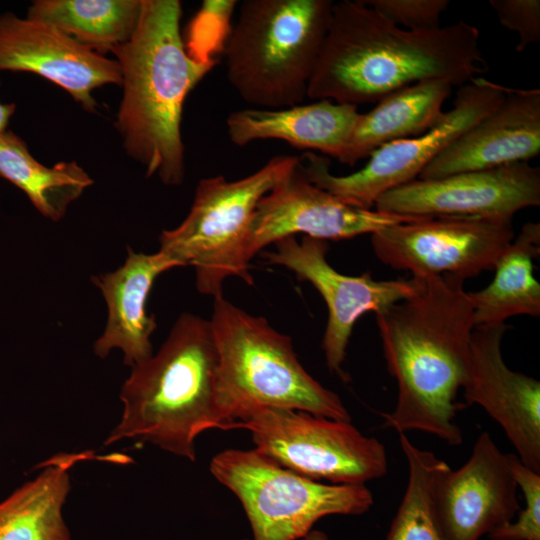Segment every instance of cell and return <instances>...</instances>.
<instances>
[{
	"mask_svg": "<svg viewBox=\"0 0 540 540\" xmlns=\"http://www.w3.org/2000/svg\"><path fill=\"white\" fill-rule=\"evenodd\" d=\"M181 16L178 0H142L133 35L112 51L122 76L115 126L124 149L147 177L157 176L166 185L184 180V101L216 64L188 53Z\"/></svg>",
	"mask_w": 540,
	"mask_h": 540,
	"instance_id": "3957f363",
	"label": "cell"
},
{
	"mask_svg": "<svg viewBox=\"0 0 540 540\" xmlns=\"http://www.w3.org/2000/svg\"><path fill=\"white\" fill-rule=\"evenodd\" d=\"M504 324L475 326L470 338L467 404L481 406L504 430L519 460L540 473V382L504 362Z\"/></svg>",
	"mask_w": 540,
	"mask_h": 540,
	"instance_id": "2e32d148",
	"label": "cell"
},
{
	"mask_svg": "<svg viewBox=\"0 0 540 540\" xmlns=\"http://www.w3.org/2000/svg\"><path fill=\"white\" fill-rule=\"evenodd\" d=\"M30 72L64 89L89 111L96 110L92 96L107 84L120 85L119 64L77 42L46 22L0 15V71Z\"/></svg>",
	"mask_w": 540,
	"mask_h": 540,
	"instance_id": "e0dca14e",
	"label": "cell"
},
{
	"mask_svg": "<svg viewBox=\"0 0 540 540\" xmlns=\"http://www.w3.org/2000/svg\"><path fill=\"white\" fill-rule=\"evenodd\" d=\"M359 114L356 105L322 99L279 109L237 110L227 117L226 128L237 146L276 139L339 161Z\"/></svg>",
	"mask_w": 540,
	"mask_h": 540,
	"instance_id": "ffe728a7",
	"label": "cell"
},
{
	"mask_svg": "<svg viewBox=\"0 0 540 540\" xmlns=\"http://www.w3.org/2000/svg\"><path fill=\"white\" fill-rule=\"evenodd\" d=\"M299 156L277 155L254 173L234 181L218 175L201 179L190 211L174 229L162 231L160 251L182 266H193L197 290L223 295L235 276L249 285L247 245L259 201L299 163Z\"/></svg>",
	"mask_w": 540,
	"mask_h": 540,
	"instance_id": "52a82bcc",
	"label": "cell"
},
{
	"mask_svg": "<svg viewBox=\"0 0 540 540\" xmlns=\"http://www.w3.org/2000/svg\"><path fill=\"white\" fill-rule=\"evenodd\" d=\"M479 40L463 20L411 31L364 1L342 0L333 3L307 97L358 106L426 80L461 86L488 70Z\"/></svg>",
	"mask_w": 540,
	"mask_h": 540,
	"instance_id": "6da1fadb",
	"label": "cell"
},
{
	"mask_svg": "<svg viewBox=\"0 0 540 540\" xmlns=\"http://www.w3.org/2000/svg\"><path fill=\"white\" fill-rule=\"evenodd\" d=\"M218 355L209 320L183 313L156 354L132 367L120 399L123 413L104 445L132 439L195 461V440L222 429Z\"/></svg>",
	"mask_w": 540,
	"mask_h": 540,
	"instance_id": "277c9868",
	"label": "cell"
},
{
	"mask_svg": "<svg viewBox=\"0 0 540 540\" xmlns=\"http://www.w3.org/2000/svg\"><path fill=\"white\" fill-rule=\"evenodd\" d=\"M540 205V169L528 162L467 171L438 179H416L383 194L375 210L419 218L513 219Z\"/></svg>",
	"mask_w": 540,
	"mask_h": 540,
	"instance_id": "4fadbf2b",
	"label": "cell"
},
{
	"mask_svg": "<svg viewBox=\"0 0 540 540\" xmlns=\"http://www.w3.org/2000/svg\"><path fill=\"white\" fill-rule=\"evenodd\" d=\"M141 6L142 0H36L27 18L51 24L104 56L131 38Z\"/></svg>",
	"mask_w": 540,
	"mask_h": 540,
	"instance_id": "d4e9b609",
	"label": "cell"
},
{
	"mask_svg": "<svg viewBox=\"0 0 540 540\" xmlns=\"http://www.w3.org/2000/svg\"><path fill=\"white\" fill-rule=\"evenodd\" d=\"M507 86L482 76L459 86L452 108L425 133L383 145L360 170L345 176L330 171L328 157L305 152L307 179L342 202L371 209L388 191L416 180L425 167L502 101Z\"/></svg>",
	"mask_w": 540,
	"mask_h": 540,
	"instance_id": "30bf717a",
	"label": "cell"
},
{
	"mask_svg": "<svg viewBox=\"0 0 540 540\" xmlns=\"http://www.w3.org/2000/svg\"><path fill=\"white\" fill-rule=\"evenodd\" d=\"M91 451L50 457L32 480L0 501V540H71L62 509L70 491L69 472Z\"/></svg>",
	"mask_w": 540,
	"mask_h": 540,
	"instance_id": "7402d4cb",
	"label": "cell"
},
{
	"mask_svg": "<svg viewBox=\"0 0 540 540\" xmlns=\"http://www.w3.org/2000/svg\"><path fill=\"white\" fill-rule=\"evenodd\" d=\"M399 442L408 463V482L385 540H448L434 503V483L447 463L414 445L405 433H399Z\"/></svg>",
	"mask_w": 540,
	"mask_h": 540,
	"instance_id": "484cf974",
	"label": "cell"
},
{
	"mask_svg": "<svg viewBox=\"0 0 540 540\" xmlns=\"http://www.w3.org/2000/svg\"><path fill=\"white\" fill-rule=\"evenodd\" d=\"M331 0H244L225 44L227 78L255 108L279 109L307 97L327 34Z\"/></svg>",
	"mask_w": 540,
	"mask_h": 540,
	"instance_id": "8992f818",
	"label": "cell"
},
{
	"mask_svg": "<svg viewBox=\"0 0 540 540\" xmlns=\"http://www.w3.org/2000/svg\"><path fill=\"white\" fill-rule=\"evenodd\" d=\"M0 177L22 190L44 217L55 222L93 184L75 161L58 162L52 167L40 163L25 141L9 130L0 134Z\"/></svg>",
	"mask_w": 540,
	"mask_h": 540,
	"instance_id": "cb8c5ba5",
	"label": "cell"
},
{
	"mask_svg": "<svg viewBox=\"0 0 540 540\" xmlns=\"http://www.w3.org/2000/svg\"><path fill=\"white\" fill-rule=\"evenodd\" d=\"M301 540H329V538L322 531L312 530L304 538H302Z\"/></svg>",
	"mask_w": 540,
	"mask_h": 540,
	"instance_id": "4dcf8cb0",
	"label": "cell"
},
{
	"mask_svg": "<svg viewBox=\"0 0 540 540\" xmlns=\"http://www.w3.org/2000/svg\"><path fill=\"white\" fill-rule=\"evenodd\" d=\"M510 466L525 507L516 520L497 528L488 536L490 540H540V473L525 466L516 454L508 453Z\"/></svg>",
	"mask_w": 540,
	"mask_h": 540,
	"instance_id": "4316f807",
	"label": "cell"
},
{
	"mask_svg": "<svg viewBox=\"0 0 540 540\" xmlns=\"http://www.w3.org/2000/svg\"><path fill=\"white\" fill-rule=\"evenodd\" d=\"M419 219L423 218L348 205L310 182L299 159L297 166L259 201L250 228L247 258L250 261L267 245L298 233L325 241L343 240Z\"/></svg>",
	"mask_w": 540,
	"mask_h": 540,
	"instance_id": "5bb4252c",
	"label": "cell"
},
{
	"mask_svg": "<svg viewBox=\"0 0 540 540\" xmlns=\"http://www.w3.org/2000/svg\"><path fill=\"white\" fill-rule=\"evenodd\" d=\"M508 454L488 432L477 438L458 469L446 464L434 483V503L448 540H479L515 519L520 510Z\"/></svg>",
	"mask_w": 540,
	"mask_h": 540,
	"instance_id": "9a60e30c",
	"label": "cell"
},
{
	"mask_svg": "<svg viewBox=\"0 0 540 540\" xmlns=\"http://www.w3.org/2000/svg\"><path fill=\"white\" fill-rule=\"evenodd\" d=\"M210 472L240 501L252 540H301L321 518L362 515L374 503L366 485L316 481L281 466L255 448L216 454Z\"/></svg>",
	"mask_w": 540,
	"mask_h": 540,
	"instance_id": "ba28073f",
	"label": "cell"
},
{
	"mask_svg": "<svg viewBox=\"0 0 540 540\" xmlns=\"http://www.w3.org/2000/svg\"><path fill=\"white\" fill-rule=\"evenodd\" d=\"M513 219L423 218L371 234L375 256L411 276L451 275L463 280L494 267L514 239Z\"/></svg>",
	"mask_w": 540,
	"mask_h": 540,
	"instance_id": "8fae6325",
	"label": "cell"
},
{
	"mask_svg": "<svg viewBox=\"0 0 540 540\" xmlns=\"http://www.w3.org/2000/svg\"><path fill=\"white\" fill-rule=\"evenodd\" d=\"M274 250L264 254L265 262L285 267L298 279L310 282L324 299L328 319L322 349L328 369L344 377L342 364L356 321L367 312L375 314L414 295L420 285L410 279L375 280L370 273L344 275L327 260L325 240L303 236L282 238Z\"/></svg>",
	"mask_w": 540,
	"mask_h": 540,
	"instance_id": "7c38bea8",
	"label": "cell"
},
{
	"mask_svg": "<svg viewBox=\"0 0 540 540\" xmlns=\"http://www.w3.org/2000/svg\"><path fill=\"white\" fill-rule=\"evenodd\" d=\"M540 253V223L527 222L497 261L492 282L468 292L475 326L504 324L517 315L540 316V283L533 260Z\"/></svg>",
	"mask_w": 540,
	"mask_h": 540,
	"instance_id": "603a6c76",
	"label": "cell"
},
{
	"mask_svg": "<svg viewBox=\"0 0 540 540\" xmlns=\"http://www.w3.org/2000/svg\"><path fill=\"white\" fill-rule=\"evenodd\" d=\"M176 267L180 263L160 250L145 254L128 248L122 266L91 278L107 305L105 329L94 344L99 358L119 349L124 363L132 368L153 355L151 336L157 321L147 313L146 302L157 277Z\"/></svg>",
	"mask_w": 540,
	"mask_h": 540,
	"instance_id": "d6986e66",
	"label": "cell"
},
{
	"mask_svg": "<svg viewBox=\"0 0 540 540\" xmlns=\"http://www.w3.org/2000/svg\"><path fill=\"white\" fill-rule=\"evenodd\" d=\"M540 153V89L508 87L502 101L464 132L417 179L528 162Z\"/></svg>",
	"mask_w": 540,
	"mask_h": 540,
	"instance_id": "ac0fdd59",
	"label": "cell"
},
{
	"mask_svg": "<svg viewBox=\"0 0 540 540\" xmlns=\"http://www.w3.org/2000/svg\"><path fill=\"white\" fill-rule=\"evenodd\" d=\"M452 87L426 80L384 96L372 110L359 114L339 162L353 166L383 145L425 133L443 117Z\"/></svg>",
	"mask_w": 540,
	"mask_h": 540,
	"instance_id": "44dd1931",
	"label": "cell"
},
{
	"mask_svg": "<svg viewBox=\"0 0 540 540\" xmlns=\"http://www.w3.org/2000/svg\"><path fill=\"white\" fill-rule=\"evenodd\" d=\"M235 428L248 430L255 449L262 454L316 481L366 485L387 472L384 445L362 434L351 421L284 408L252 407L240 412L227 430Z\"/></svg>",
	"mask_w": 540,
	"mask_h": 540,
	"instance_id": "9c48e42d",
	"label": "cell"
},
{
	"mask_svg": "<svg viewBox=\"0 0 540 540\" xmlns=\"http://www.w3.org/2000/svg\"><path fill=\"white\" fill-rule=\"evenodd\" d=\"M15 110V104L0 102V134L7 131L8 123L15 113Z\"/></svg>",
	"mask_w": 540,
	"mask_h": 540,
	"instance_id": "f546056e",
	"label": "cell"
},
{
	"mask_svg": "<svg viewBox=\"0 0 540 540\" xmlns=\"http://www.w3.org/2000/svg\"><path fill=\"white\" fill-rule=\"evenodd\" d=\"M500 24L518 35L516 51L540 41L539 0H490Z\"/></svg>",
	"mask_w": 540,
	"mask_h": 540,
	"instance_id": "f1b7e54d",
	"label": "cell"
},
{
	"mask_svg": "<svg viewBox=\"0 0 540 540\" xmlns=\"http://www.w3.org/2000/svg\"><path fill=\"white\" fill-rule=\"evenodd\" d=\"M244 540H249V539H244Z\"/></svg>",
	"mask_w": 540,
	"mask_h": 540,
	"instance_id": "1f68e13d",
	"label": "cell"
},
{
	"mask_svg": "<svg viewBox=\"0 0 540 540\" xmlns=\"http://www.w3.org/2000/svg\"><path fill=\"white\" fill-rule=\"evenodd\" d=\"M368 6L397 26L411 31L440 27V17L449 0H366Z\"/></svg>",
	"mask_w": 540,
	"mask_h": 540,
	"instance_id": "83f0119b",
	"label": "cell"
},
{
	"mask_svg": "<svg viewBox=\"0 0 540 540\" xmlns=\"http://www.w3.org/2000/svg\"><path fill=\"white\" fill-rule=\"evenodd\" d=\"M209 321L218 355L217 396L223 430L252 407L351 421L341 398L305 370L291 338L265 318L247 313L221 295L214 298Z\"/></svg>",
	"mask_w": 540,
	"mask_h": 540,
	"instance_id": "5b68a950",
	"label": "cell"
},
{
	"mask_svg": "<svg viewBox=\"0 0 540 540\" xmlns=\"http://www.w3.org/2000/svg\"><path fill=\"white\" fill-rule=\"evenodd\" d=\"M417 278L414 295L375 314L398 390L395 408L383 414L384 426L426 432L458 446L463 435L455 423L457 395L467 376L473 304L461 278Z\"/></svg>",
	"mask_w": 540,
	"mask_h": 540,
	"instance_id": "7a4b0ae2",
	"label": "cell"
}]
</instances>
